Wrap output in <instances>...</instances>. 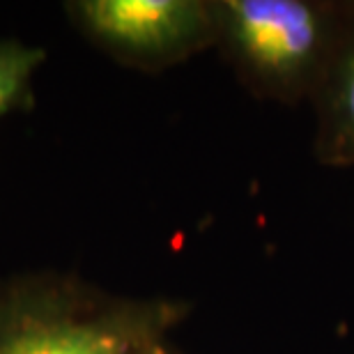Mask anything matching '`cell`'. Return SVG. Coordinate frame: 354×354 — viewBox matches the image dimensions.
Returning a JSON list of instances; mask_svg holds the SVG:
<instances>
[{
  "instance_id": "cell-1",
  "label": "cell",
  "mask_w": 354,
  "mask_h": 354,
  "mask_svg": "<svg viewBox=\"0 0 354 354\" xmlns=\"http://www.w3.org/2000/svg\"><path fill=\"white\" fill-rule=\"evenodd\" d=\"M180 301L113 299L55 274L0 286V354H136L180 322Z\"/></svg>"
},
{
  "instance_id": "cell-2",
  "label": "cell",
  "mask_w": 354,
  "mask_h": 354,
  "mask_svg": "<svg viewBox=\"0 0 354 354\" xmlns=\"http://www.w3.org/2000/svg\"><path fill=\"white\" fill-rule=\"evenodd\" d=\"M223 35L244 69L263 86L290 90L310 79L327 46V14L304 0H225Z\"/></svg>"
},
{
  "instance_id": "cell-3",
  "label": "cell",
  "mask_w": 354,
  "mask_h": 354,
  "mask_svg": "<svg viewBox=\"0 0 354 354\" xmlns=\"http://www.w3.org/2000/svg\"><path fill=\"white\" fill-rule=\"evenodd\" d=\"M72 14L92 39L136 65H171L218 35L216 5L198 0H86Z\"/></svg>"
},
{
  "instance_id": "cell-4",
  "label": "cell",
  "mask_w": 354,
  "mask_h": 354,
  "mask_svg": "<svg viewBox=\"0 0 354 354\" xmlns=\"http://www.w3.org/2000/svg\"><path fill=\"white\" fill-rule=\"evenodd\" d=\"M320 154L336 166L354 164V39L338 58L324 104Z\"/></svg>"
},
{
  "instance_id": "cell-5",
  "label": "cell",
  "mask_w": 354,
  "mask_h": 354,
  "mask_svg": "<svg viewBox=\"0 0 354 354\" xmlns=\"http://www.w3.org/2000/svg\"><path fill=\"white\" fill-rule=\"evenodd\" d=\"M39 48L19 41H0V115L30 99V81L41 62Z\"/></svg>"
},
{
  "instance_id": "cell-6",
  "label": "cell",
  "mask_w": 354,
  "mask_h": 354,
  "mask_svg": "<svg viewBox=\"0 0 354 354\" xmlns=\"http://www.w3.org/2000/svg\"><path fill=\"white\" fill-rule=\"evenodd\" d=\"M136 354H175L171 348H166L164 341H157V343H152V345H147V348H143L140 352Z\"/></svg>"
}]
</instances>
